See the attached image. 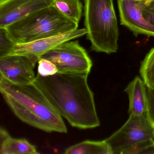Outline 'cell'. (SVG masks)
<instances>
[{"mask_svg": "<svg viewBox=\"0 0 154 154\" xmlns=\"http://www.w3.org/2000/svg\"><path fill=\"white\" fill-rule=\"evenodd\" d=\"M85 35L86 30L85 28L77 29L64 34L42 38L30 43L17 44L10 55H21L27 57L35 66L40 57L48 51L64 42L72 40Z\"/></svg>", "mask_w": 154, "mask_h": 154, "instance_id": "obj_7", "label": "cell"}, {"mask_svg": "<svg viewBox=\"0 0 154 154\" xmlns=\"http://www.w3.org/2000/svg\"><path fill=\"white\" fill-rule=\"evenodd\" d=\"M40 58L53 63L59 73L89 75L92 66L88 53L78 41L64 42L43 55Z\"/></svg>", "mask_w": 154, "mask_h": 154, "instance_id": "obj_6", "label": "cell"}, {"mask_svg": "<svg viewBox=\"0 0 154 154\" xmlns=\"http://www.w3.org/2000/svg\"><path fill=\"white\" fill-rule=\"evenodd\" d=\"M54 0H6L0 3V28L8 26L32 13L53 6Z\"/></svg>", "mask_w": 154, "mask_h": 154, "instance_id": "obj_9", "label": "cell"}, {"mask_svg": "<svg viewBox=\"0 0 154 154\" xmlns=\"http://www.w3.org/2000/svg\"><path fill=\"white\" fill-rule=\"evenodd\" d=\"M105 140L112 154H154V127L146 113L130 115L122 127Z\"/></svg>", "mask_w": 154, "mask_h": 154, "instance_id": "obj_5", "label": "cell"}, {"mask_svg": "<svg viewBox=\"0 0 154 154\" xmlns=\"http://www.w3.org/2000/svg\"><path fill=\"white\" fill-rule=\"evenodd\" d=\"M38 64V74L42 76H51L58 73L57 66L49 60L40 58Z\"/></svg>", "mask_w": 154, "mask_h": 154, "instance_id": "obj_17", "label": "cell"}, {"mask_svg": "<svg viewBox=\"0 0 154 154\" xmlns=\"http://www.w3.org/2000/svg\"><path fill=\"white\" fill-rule=\"evenodd\" d=\"M35 66L27 57L12 55L0 58V76L20 85L33 83L36 76Z\"/></svg>", "mask_w": 154, "mask_h": 154, "instance_id": "obj_10", "label": "cell"}, {"mask_svg": "<svg viewBox=\"0 0 154 154\" xmlns=\"http://www.w3.org/2000/svg\"><path fill=\"white\" fill-rule=\"evenodd\" d=\"M143 15L147 20L154 25V0H152L148 5H145Z\"/></svg>", "mask_w": 154, "mask_h": 154, "instance_id": "obj_19", "label": "cell"}, {"mask_svg": "<svg viewBox=\"0 0 154 154\" xmlns=\"http://www.w3.org/2000/svg\"><path fill=\"white\" fill-rule=\"evenodd\" d=\"M128 1H131L134 2H140L143 1H146V0H128Z\"/></svg>", "mask_w": 154, "mask_h": 154, "instance_id": "obj_21", "label": "cell"}, {"mask_svg": "<svg viewBox=\"0 0 154 154\" xmlns=\"http://www.w3.org/2000/svg\"><path fill=\"white\" fill-rule=\"evenodd\" d=\"M121 25L128 28L137 36L142 35L154 37V25L143 15L145 1L140 2L118 0Z\"/></svg>", "mask_w": 154, "mask_h": 154, "instance_id": "obj_8", "label": "cell"}, {"mask_svg": "<svg viewBox=\"0 0 154 154\" xmlns=\"http://www.w3.org/2000/svg\"><path fill=\"white\" fill-rule=\"evenodd\" d=\"M84 24L91 48L110 54L118 49L119 29L113 0H84Z\"/></svg>", "mask_w": 154, "mask_h": 154, "instance_id": "obj_3", "label": "cell"}, {"mask_svg": "<svg viewBox=\"0 0 154 154\" xmlns=\"http://www.w3.org/2000/svg\"><path fill=\"white\" fill-rule=\"evenodd\" d=\"M125 92L129 100L130 115L146 114L148 109L147 87L142 78L136 76L126 87Z\"/></svg>", "mask_w": 154, "mask_h": 154, "instance_id": "obj_11", "label": "cell"}, {"mask_svg": "<svg viewBox=\"0 0 154 154\" xmlns=\"http://www.w3.org/2000/svg\"><path fill=\"white\" fill-rule=\"evenodd\" d=\"M152 1V0H146L145 1V5H147L149 4Z\"/></svg>", "mask_w": 154, "mask_h": 154, "instance_id": "obj_20", "label": "cell"}, {"mask_svg": "<svg viewBox=\"0 0 154 154\" xmlns=\"http://www.w3.org/2000/svg\"><path fill=\"white\" fill-rule=\"evenodd\" d=\"M16 45L7 29L0 28V58L9 56Z\"/></svg>", "mask_w": 154, "mask_h": 154, "instance_id": "obj_16", "label": "cell"}, {"mask_svg": "<svg viewBox=\"0 0 154 154\" xmlns=\"http://www.w3.org/2000/svg\"><path fill=\"white\" fill-rule=\"evenodd\" d=\"M78 27V23L52 6L32 13L6 29L16 44H23L64 34Z\"/></svg>", "mask_w": 154, "mask_h": 154, "instance_id": "obj_4", "label": "cell"}, {"mask_svg": "<svg viewBox=\"0 0 154 154\" xmlns=\"http://www.w3.org/2000/svg\"><path fill=\"white\" fill-rule=\"evenodd\" d=\"M0 154H38L36 147L25 139L11 137L5 129L0 130Z\"/></svg>", "mask_w": 154, "mask_h": 154, "instance_id": "obj_12", "label": "cell"}, {"mask_svg": "<svg viewBox=\"0 0 154 154\" xmlns=\"http://www.w3.org/2000/svg\"><path fill=\"white\" fill-rule=\"evenodd\" d=\"M140 73L147 88L154 89V47L141 62Z\"/></svg>", "mask_w": 154, "mask_h": 154, "instance_id": "obj_15", "label": "cell"}, {"mask_svg": "<svg viewBox=\"0 0 154 154\" xmlns=\"http://www.w3.org/2000/svg\"><path fill=\"white\" fill-rule=\"evenodd\" d=\"M6 0H0V3H2V2H5Z\"/></svg>", "mask_w": 154, "mask_h": 154, "instance_id": "obj_22", "label": "cell"}, {"mask_svg": "<svg viewBox=\"0 0 154 154\" xmlns=\"http://www.w3.org/2000/svg\"><path fill=\"white\" fill-rule=\"evenodd\" d=\"M53 6L65 17L79 24L83 11L80 0H54Z\"/></svg>", "mask_w": 154, "mask_h": 154, "instance_id": "obj_14", "label": "cell"}, {"mask_svg": "<svg viewBox=\"0 0 154 154\" xmlns=\"http://www.w3.org/2000/svg\"><path fill=\"white\" fill-rule=\"evenodd\" d=\"M88 76L57 73L43 76L38 74L33 84L71 126L87 129L100 125Z\"/></svg>", "mask_w": 154, "mask_h": 154, "instance_id": "obj_1", "label": "cell"}, {"mask_svg": "<svg viewBox=\"0 0 154 154\" xmlns=\"http://www.w3.org/2000/svg\"><path fill=\"white\" fill-rule=\"evenodd\" d=\"M0 91L21 121L45 132L67 133L62 116L34 84H17L0 76Z\"/></svg>", "mask_w": 154, "mask_h": 154, "instance_id": "obj_2", "label": "cell"}, {"mask_svg": "<svg viewBox=\"0 0 154 154\" xmlns=\"http://www.w3.org/2000/svg\"><path fill=\"white\" fill-rule=\"evenodd\" d=\"M66 154H112L109 146L105 140H87L67 148Z\"/></svg>", "mask_w": 154, "mask_h": 154, "instance_id": "obj_13", "label": "cell"}, {"mask_svg": "<svg viewBox=\"0 0 154 154\" xmlns=\"http://www.w3.org/2000/svg\"><path fill=\"white\" fill-rule=\"evenodd\" d=\"M148 109L146 115L154 127V89L147 88Z\"/></svg>", "mask_w": 154, "mask_h": 154, "instance_id": "obj_18", "label": "cell"}]
</instances>
